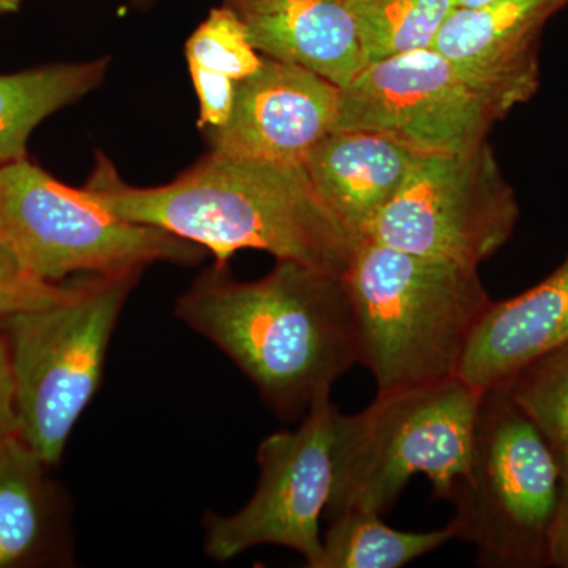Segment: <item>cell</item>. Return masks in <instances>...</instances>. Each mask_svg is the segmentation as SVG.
<instances>
[{
	"instance_id": "4316f807",
	"label": "cell",
	"mask_w": 568,
	"mask_h": 568,
	"mask_svg": "<svg viewBox=\"0 0 568 568\" xmlns=\"http://www.w3.org/2000/svg\"><path fill=\"white\" fill-rule=\"evenodd\" d=\"M495 2V0H455L457 9H473V7L485 6V3Z\"/></svg>"
},
{
	"instance_id": "277c9868",
	"label": "cell",
	"mask_w": 568,
	"mask_h": 568,
	"mask_svg": "<svg viewBox=\"0 0 568 568\" xmlns=\"http://www.w3.org/2000/svg\"><path fill=\"white\" fill-rule=\"evenodd\" d=\"M484 394L452 376L377 394L354 416L338 413L327 517L346 511L383 517L417 474L432 481L433 496L450 500L473 457Z\"/></svg>"
},
{
	"instance_id": "ffe728a7",
	"label": "cell",
	"mask_w": 568,
	"mask_h": 568,
	"mask_svg": "<svg viewBox=\"0 0 568 568\" xmlns=\"http://www.w3.org/2000/svg\"><path fill=\"white\" fill-rule=\"evenodd\" d=\"M514 405L540 429L560 473L568 469V343L541 355L504 384Z\"/></svg>"
},
{
	"instance_id": "30bf717a",
	"label": "cell",
	"mask_w": 568,
	"mask_h": 568,
	"mask_svg": "<svg viewBox=\"0 0 568 568\" xmlns=\"http://www.w3.org/2000/svg\"><path fill=\"white\" fill-rule=\"evenodd\" d=\"M504 121L429 48L369 63L339 92L335 130L386 138L418 153H454L487 141Z\"/></svg>"
},
{
	"instance_id": "44dd1931",
	"label": "cell",
	"mask_w": 568,
	"mask_h": 568,
	"mask_svg": "<svg viewBox=\"0 0 568 568\" xmlns=\"http://www.w3.org/2000/svg\"><path fill=\"white\" fill-rule=\"evenodd\" d=\"M185 51L189 65L234 81L250 77L263 63V55L250 43L244 24L224 6L211 10L205 21L197 26L186 41Z\"/></svg>"
},
{
	"instance_id": "ac0fdd59",
	"label": "cell",
	"mask_w": 568,
	"mask_h": 568,
	"mask_svg": "<svg viewBox=\"0 0 568 568\" xmlns=\"http://www.w3.org/2000/svg\"><path fill=\"white\" fill-rule=\"evenodd\" d=\"M369 511H346L331 519L317 568H398L457 538L450 525L432 532H403Z\"/></svg>"
},
{
	"instance_id": "83f0119b",
	"label": "cell",
	"mask_w": 568,
	"mask_h": 568,
	"mask_svg": "<svg viewBox=\"0 0 568 568\" xmlns=\"http://www.w3.org/2000/svg\"><path fill=\"white\" fill-rule=\"evenodd\" d=\"M132 3L136 9H148L153 3V0H132Z\"/></svg>"
},
{
	"instance_id": "484cf974",
	"label": "cell",
	"mask_w": 568,
	"mask_h": 568,
	"mask_svg": "<svg viewBox=\"0 0 568 568\" xmlns=\"http://www.w3.org/2000/svg\"><path fill=\"white\" fill-rule=\"evenodd\" d=\"M24 0H0V14L17 13Z\"/></svg>"
},
{
	"instance_id": "52a82bcc",
	"label": "cell",
	"mask_w": 568,
	"mask_h": 568,
	"mask_svg": "<svg viewBox=\"0 0 568 568\" xmlns=\"http://www.w3.org/2000/svg\"><path fill=\"white\" fill-rule=\"evenodd\" d=\"M560 489V466L547 439L508 398L485 390L473 457L450 496L455 536L477 549L480 566L514 562L547 537Z\"/></svg>"
},
{
	"instance_id": "9c48e42d",
	"label": "cell",
	"mask_w": 568,
	"mask_h": 568,
	"mask_svg": "<svg viewBox=\"0 0 568 568\" xmlns=\"http://www.w3.org/2000/svg\"><path fill=\"white\" fill-rule=\"evenodd\" d=\"M339 410L331 394L321 395L294 432L265 437L257 450L261 477L246 506L233 515L209 514L204 549L227 562L261 545L298 552L306 567L323 556L320 521L334 485V444Z\"/></svg>"
},
{
	"instance_id": "8fae6325",
	"label": "cell",
	"mask_w": 568,
	"mask_h": 568,
	"mask_svg": "<svg viewBox=\"0 0 568 568\" xmlns=\"http://www.w3.org/2000/svg\"><path fill=\"white\" fill-rule=\"evenodd\" d=\"M342 88L304 67L265 58L235 82L233 111L219 129L204 130L212 153L304 163L334 132Z\"/></svg>"
},
{
	"instance_id": "7a4b0ae2",
	"label": "cell",
	"mask_w": 568,
	"mask_h": 568,
	"mask_svg": "<svg viewBox=\"0 0 568 568\" xmlns=\"http://www.w3.org/2000/svg\"><path fill=\"white\" fill-rule=\"evenodd\" d=\"M175 316L222 349L278 416L295 418L358 364L343 276L278 261L256 282L213 263L179 297Z\"/></svg>"
},
{
	"instance_id": "3957f363",
	"label": "cell",
	"mask_w": 568,
	"mask_h": 568,
	"mask_svg": "<svg viewBox=\"0 0 568 568\" xmlns=\"http://www.w3.org/2000/svg\"><path fill=\"white\" fill-rule=\"evenodd\" d=\"M345 280L358 364L377 394L457 376L491 298L478 268L402 252L369 237L355 248Z\"/></svg>"
},
{
	"instance_id": "7c38bea8",
	"label": "cell",
	"mask_w": 568,
	"mask_h": 568,
	"mask_svg": "<svg viewBox=\"0 0 568 568\" xmlns=\"http://www.w3.org/2000/svg\"><path fill=\"white\" fill-rule=\"evenodd\" d=\"M568 0H495L455 9L433 50L506 119L540 88L541 37Z\"/></svg>"
},
{
	"instance_id": "5bb4252c",
	"label": "cell",
	"mask_w": 568,
	"mask_h": 568,
	"mask_svg": "<svg viewBox=\"0 0 568 568\" xmlns=\"http://www.w3.org/2000/svg\"><path fill=\"white\" fill-rule=\"evenodd\" d=\"M568 343V256L528 293L491 302L458 366L457 376L478 388L500 387L541 355Z\"/></svg>"
},
{
	"instance_id": "d6986e66",
	"label": "cell",
	"mask_w": 568,
	"mask_h": 568,
	"mask_svg": "<svg viewBox=\"0 0 568 568\" xmlns=\"http://www.w3.org/2000/svg\"><path fill=\"white\" fill-rule=\"evenodd\" d=\"M365 67L435 44L455 0H346Z\"/></svg>"
},
{
	"instance_id": "d4e9b609",
	"label": "cell",
	"mask_w": 568,
	"mask_h": 568,
	"mask_svg": "<svg viewBox=\"0 0 568 568\" xmlns=\"http://www.w3.org/2000/svg\"><path fill=\"white\" fill-rule=\"evenodd\" d=\"M547 560L552 566L568 568V469L560 473L558 507L547 537Z\"/></svg>"
},
{
	"instance_id": "ba28073f",
	"label": "cell",
	"mask_w": 568,
	"mask_h": 568,
	"mask_svg": "<svg viewBox=\"0 0 568 568\" xmlns=\"http://www.w3.org/2000/svg\"><path fill=\"white\" fill-rule=\"evenodd\" d=\"M518 219L517 194L484 141L467 151L418 156L365 237L478 268L507 244Z\"/></svg>"
},
{
	"instance_id": "4fadbf2b",
	"label": "cell",
	"mask_w": 568,
	"mask_h": 568,
	"mask_svg": "<svg viewBox=\"0 0 568 568\" xmlns=\"http://www.w3.org/2000/svg\"><path fill=\"white\" fill-rule=\"evenodd\" d=\"M254 50L346 88L365 69L346 0H223Z\"/></svg>"
},
{
	"instance_id": "603a6c76",
	"label": "cell",
	"mask_w": 568,
	"mask_h": 568,
	"mask_svg": "<svg viewBox=\"0 0 568 568\" xmlns=\"http://www.w3.org/2000/svg\"><path fill=\"white\" fill-rule=\"evenodd\" d=\"M197 99H200L201 130L219 129L230 119L233 111L235 82L223 74L213 73L201 67L189 65Z\"/></svg>"
},
{
	"instance_id": "8992f818",
	"label": "cell",
	"mask_w": 568,
	"mask_h": 568,
	"mask_svg": "<svg viewBox=\"0 0 568 568\" xmlns=\"http://www.w3.org/2000/svg\"><path fill=\"white\" fill-rule=\"evenodd\" d=\"M0 244L50 283L142 271L162 261L193 265L207 253L160 227L119 219L26 159L0 166Z\"/></svg>"
},
{
	"instance_id": "cb8c5ba5",
	"label": "cell",
	"mask_w": 568,
	"mask_h": 568,
	"mask_svg": "<svg viewBox=\"0 0 568 568\" xmlns=\"http://www.w3.org/2000/svg\"><path fill=\"white\" fill-rule=\"evenodd\" d=\"M20 435L18 420L17 394H14L13 373L6 339L0 334V447Z\"/></svg>"
},
{
	"instance_id": "9a60e30c",
	"label": "cell",
	"mask_w": 568,
	"mask_h": 568,
	"mask_svg": "<svg viewBox=\"0 0 568 568\" xmlns=\"http://www.w3.org/2000/svg\"><path fill=\"white\" fill-rule=\"evenodd\" d=\"M418 153L357 130H334L306 155L317 196L358 239L399 192Z\"/></svg>"
},
{
	"instance_id": "6da1fadb",
	"label": "cell",
	"mask_w": 568,
	"mask_h": 568,
	"mask_svg": "<svg viewBox=\"0 0 568 568\" xmlns=\"http://www.w3.org/2000/svg\"><path fill=\"white\" fill-rule=\"evenodd\" d=\"M82 192L119 219L203 246L216 264L252 248L343 276L361 241L325 207L302 163L211 152L173 182L141 189L99 153Z\"/></svg>"
},
{
	"instance_id": "5b68a950",
	"label": "cell",
	"mask_w": 568,
	"mask_h": 568,
	"mask_svg": "<svg viewBox=\"0 0 568 568\" xmlns=\"http://www.w3.org/2000/svg\"><path fill=\"white\" fill-rule=\"evenodd\" d=\"M141 272L82 276L62 301L0 321L20 435L48 466L61 462L102 384L112 332Z\"/></svg>"
},
{
	"instance_id": "7402d4cb",
	"label": "cell",
	"mask_w": 568,
	"mask_h": 568,
	"mask_svg": "<svg viewBox=\"0 0 568 568\" xmlns=\"http://www.w3.org/2000/svg\"><path fill=\"white\" fill-rule=\"evenodd\" d=\"M73 284L50 283L37 278L0 244V321L62 301Z\"/></svg>"
},
{
	"instance_id": "2e32d148",
	"label": "cell",
	"mask_w": 568,
	"mask_h": 568,
	"mask_svg": "<svg viewBox=\"0 0 568 568\" xmlns=\"http://www.w3.org/2000/svg\"><path fill=\"white\" fill-rule=\"evenodd\" d=\"M47 467L21 436L0 447V568L31 566L63 551L62 497Z\"/></svg>"
},
{
	"instance_id": "e0dca14e",
	"label": "cell",
	"mask_w": 568,
	"mask_h": 568,
	"mask_svg": "<svg viewBox=\"0 0 568 568\" xmlns=\"http://www.w3.org/2000/svg\"><path fill=\"white\" fill-rule=\"evenodd\" d=\"M108 61L0 74V166L26 159V145L36 126L93 91L103 81Z\"/></svg>"
}]
</instances>
